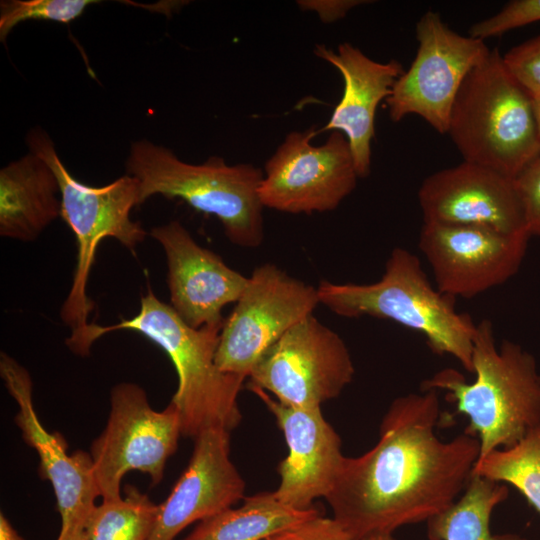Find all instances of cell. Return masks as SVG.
<instances>
[{
  "instance_id": "22",
  "label": "cell",
  "mask_w": 540,
  "mask_h": 540,
  "mask_svg": "<svg viewBox=\"0 0 540 540\" xmlns=\"http://www.w3.org/2000/svg\"><path fill=\"white\" fill-rule=\"evenodd\" d=\"M509 496L507 484L471 476L460 497L427 523L429 540H527L512 533L493 534V510Z\"/></svg>"
},
{
  "instance_id": "33",
  "label": "cell",
  "mask_w": 540,
  "mask_h": 540,
  "mask_svg": "<svg viewBox=\"0 0 540 540\" xmlns=\"http://www.w3.org/2000/svg\"><path fill=\"white\" fill-rule=\"evenodd\" d=\"M364 540H395L392 534H382L368 537Z\"/></svg>"
},
{
  "instance_id": "20",
  "label": "cell",
  "mask_w": 540,
  "mask_h": 540,
  "mask_svg": "<svg viewBox=\"0 0 540 540\" xmlns=\"http://www.w3.org/2000/svg\"><path fill=\"white\" fill-rule=\"evenodd\" d=\"M59 183L51 167L29 151L0 170V235L33 241L61 215Z\"/></svg>"
},
{
  "instance_id": "15",
  "label": "cell",
  "mask_w": 540,
  "mask_h": 540,
  "mask_svg": "<svg viewBox=\"0 0 540 540\" xmlns=\"http://www.w3.org/2000/svg\"><path fill=\"white\" fill-rule=\"evenodd\" d=\"M418 201L423 222L527 232L514 179L467 161L426 177Z\"/></svg>"
},
{
  "instance_id": "19",
  "label": "cell",
  "mask_w": 540,
  "mask_h": 540,
  "mask_svg": "<svg viewBox=\"0 0 540 540\" xmlns=\"http://www.w3.org/2000/svg\"><path fill=\"white\" fill-rule=\"evenodd\" d=\"M314 53L333 65L344 80L339 103L327 124L317 132H342L349 143L358 176L364 178L370 173L377 107L390 96L404 68L395 59L375 61L351 43L339 44L336 51L318 44Z\"/></svg>"
},
{
  "instance_id": "12",
  "label": "cell",
  "mask_w": 540,
  "mask_h": 540,
  "mask_svg": "<svg viewBox=\"0 0 540 540\" xmlns=\"http://www.w3.org/2000/svg\"><path fill=\"white\" fill-rule=\"evenodd\" d=\"M310 128L292 131L267 160L259 188L263 207L289 214L336 209L359 179L347 138L332 131L315 146Z\"/></svg>"
},
{
  "instance_id": "4",
  "label": "cell",
  "mask_w": 540,
  "mask_h": 540,
  "mask_svg": "<svg viewBox=\"0 0 540 540\" xmlns=\"http://www.w3.org/2000/svg\"><path fill=\"white\" fill-rule=\"evenodd\" d=\"M317 291L320 304L336 315L393 321L423 335L433 353L450 355L472 372L477 323L456 310L454 298L431 285L419 257L408 249L391 251L376 282L337 284L322 280Z\"/></svg>"
},
{
  "instance_id": "11",
  "label": "cell",
  "mask_w": 540,
  "mask_h": 540,
  "mask_svg": "<svg viewBox=\"0 0 540 540\" xmlns=\"http://www.w3.org/2000/svg\"><path fill=\"white\" fill-rule=\"evenodd\" d=\"M320 304L317 287L272 263L256 267L224 320L215 355L218 368L248 378L262 355Z\"/></svg>"
},
{
  "instance_id": "13",
  "label": "cell",
  "mask_w": 540,
  "mask_h": 540,
  "mask_svg": "<svg viewBox=\"0 0 540 540\" xmlns=\"http://www.w3.org/2000/svg\"><path fill=\"white\" fill-rule=\"evenodd\" d=\"M527 232L423 222L418 247L436 288L443 294L473 298L510 280L527 252Z\"/></svg>"
},
{
  "instance_id": "26",
  "label": "cell",
  "mask_w": 540,
  "mask_h": 540,
  "mask_svg": "<svg viewBox=\"0 0 540 540\" xmlns=\"http://www.w3.org/2000/svg\"><path fill=\"white\" fill-rule=\"evenodd\" d=\"M540 21V0H513L495 15L473 24L469 36L486 40Z\"/></svg>"
},
{
  "instance_id": "18",
  "label": "cell",
  "mask_w": 540,
  "mask_h": 540,
  "mask_svg": "<svg viewBox=\"0 0 540 540\" xmlns=\"http://www.w3.org/2000/svg\"><path fill=\"white\" fill-rule=\"evenodd\" d=\"M246 484L230 459V432L214 428L194 438L192 456L167 498L158 504L148 540H174L187 526L244 499Z\"/></svg>"
},
{
  "instance_id": "2",
  "label": "cell",
  "mask_w": 540,
  "mask_h": 540,
  "mask_svg": "<svg viewBox=\"0 0 540 540\" xmlns=\"http://www.w3.org/2000/svg\"><path fill=\"white\" fill-rule=\"evenodd\" d=\"M223 323L192 328L148 287L135 316L108 326L89 323L70 335L66 344L86 356L98 338L117 330L136 331L157 344L177 373L178 386L170 403L179 411L182 435L194 439L214 428L231 432L241 421L238 395L246 378L221 371L215 362Z\"/></svg>"
},
{
  "instance_id": "32",
  "label": "cell",
  "mask_w": 540,
  "mask_h": 540,
  "mask_svg": "<svg viewBox=\"0 0 540 540\" xmlns=\"http://www.w3.org/2000/svg\"><path fill=\"white\" fill-rule=\"evenodd\" d=\"M533 97V105H534V111L536 116V121L540 133V94L532 96Z\"/></svg>"
},
{
  "instance_id": "9",
  "label": "cell",
  "mask_w": 540,
  "mask_h": 540,
  "mask_svg": "<svg viewBox=\"0 0 540 540\" xmlns=\"http://www.w3.org/2000/svg\"><path fill=\"white\" fill-rule=\"evenodd\" d=\"M418 48L385 100L393 122L417 115L446 134L452 107L469 73L490 54L485 41L452 30L435 11L417 21Z\"/></svg>"
},
{
  "instance_id": "16",
  "label": "cell",
  "mask_w": 540,
  "mask_h": 540,
  "mask_svg": "<svg viewBox=\"0 0 540 540\" xmlns=\"http://www.w3.org/2000/svg\"><path fill=\"white\" fill-rule=\"evenodd\" d=\"M150 235L164 250L170 306L177 315L196 329L223 323V308L238 301L248 277L199 245L177 220L154 227Z\"/></svg>"
},
{
  "instance_id": "5",
  "label": "cell",
  "mask_w": 540,
  "mask_h": 540,
  "mask_svg": "<svg viewBox=\"0 0 540 540\" xmlns=\"http://www.w3.org/2000/svg\"><path fill=\"white\" fill-rule=\"evenodd\" d=\"M446 134L463 161L512 179L540 153L533 97L508 71L497 48L463 82Z\"/></svg>"
},
{
  "instance_id": "3",
  "label": "cell",
  "mask_w": 540,
  "mask_h": 540,
  "mask_svg": "<svg viewBox=\"0 0 540 540\" xmlns=\"http://www.w3.org/2000/svg\"><path fill=\"white\" fill-rule=\"evenodd\" d=\"M472 373L475 380L467 382L459 371L446 368L422 382L421 388L447 392L445 398L455 404L456 414L468 418L464 433L479 440V458L514 446L540 427L536 359L513 341L502 340L497 346L488 319L477 323Z\"/></svg>"
},
{
  "instance_id": "25",
  "label": "cell",
  "mask_w": 540,
  "mask_h": 540,
  "mask_svg": "<svg viewBox=\"0 0 540 540\" xmlns=\"http://www.w3.org/2000/svg\"><path fill=\"white\" fill-rule=\"evenodd\" d=\"M96 0H4L0 2V40L5 42L11 30L27 20L68 24L80 17Z\"/></svg>"
},
{
  "instance_id": "10",
  "label": "cell",
  "mask_w": 540,
  "mask_h": 540,
  "mask_svg": "<svg viewBox=\"0 0 540 540\" xmlns=\"http://www.w3.org/2000/svg\"><path fill=\"white\" fill-rule=\"evenodd\" d=\"M354 374L343 339L310 315L262 355L248 377L247 388L271 393L290 407L316 409L338 397Z\"/></svg>"
},
{
  "instance_id": "7",
  "label": "cell",
  "mask_w": 540,
  "mask_h": 540,
  "mask_svg": "<svg viewBox=\"0 0 540 540\" xmlns=\"http://www.w3.org/2000/svg\"><path fill=\"white\" fill-rule=\"evenodd\" d=\"M26 142L29 151L41 157L55 173L60 188V217L75 236L76 266L60 316L71 334L77 333L88 326V315L93 310L86 288L100 242L113 238L134 251L147 235L142 225L130 217L131 210L141 205L139 183L126 174L104 186H88L67 170L43 129L30 130Z\"/></svg>"
},
{
  "instance_id": "23",
  "label": "cell",
  "mask_w": 540,
  "mask_h": 540,
  "mask_svg": "<svg viewBox=\"0 0 540 540\" xmlns=\"http://www.w3.org/2000/svg\"><path fill=\"white\" fill-rule=\"evenodd\" d=\"M124 497L96 505L85 528L84 540H148L157 517L158 504L133 485Z\"/></svg>"
},
{
  "instance_id": "27",
  "label": "cell",
  "mask_w": 540,
  "mask_h": 540,
  "mask_svg": "<svg viewBox=\"0 0 540 540\" xmlns=\"http://www.w3.org/2000/svg\"><path fill=\"white\" fill-rule=\"evenodd\" d=\"M512 76L532 95L540 94V34L502 55Z\"/></svg>"
},
{
  "instance_id": "1",
  "label": "cell",
  "mask_w": 540,
  "mask_h": 540,
  "mask_svg": "<svg viewBox=\"0 0 540 540\" xmlns=\"http://www.w3.org/2000/svg\"><path fill=\"white\" fill-rule=\"evenodd\" d=\"M439 418L438 391L397 397L381 420L377 443L344 457L325 499L351 540L427 522L463 493L480 443L464 432L442 441L435 434Z\"/></svg>"
},
{
  "instance_id": "30",
  "label": "cell",
  "mask_w": 540,
  "mask_h": 540,
  "mask_svg": "<svg viewBox=\"0 0 540 540\" xmlns=\"http://www.w3.org/2000/svg\"><path fill=\"white\" fill-rule=\"evenodd\" d=\"M368 2L364 0H301L297 3L303 11H313L322 22L331 23L344 18L352 8Z\"/></svg>"
},
{
  "instance_id": "31",
  "label": "cell",
  "mask_w": 540,
  "mask_h": 540,
  "mask_svg": "<svg viewBox=\"0 0 540 540\" xmlns=\"http://www.w3.org/2000/svg\"><path fill=\"white\" fill-rule=\"evenodd\" d=\"M0 540H25L18 534L3 513H0Z\"/></svg>"
},
{
  "instance_id": "6",
  "label": "cell",
  "mask_w": 540,
  "mask_h": 540,
  "mask_svg": "<svg viewBox=\"0 0 540 540\" xmlns=\"http://www.w3.org/2000/svg\"><path fill=\"white\" fill-rule=\"evenodd\" d=\"M127 174L139 183L140 204L154 195L179 198L204 214L214 215L228 240L256 248L264 239L259 188L264 172L249 163L227 164L211 156L200 164L182 161L169 148L138 140L132 143Z\"/></svg>"
},
{
  "instance_id": "17",
  "label": "cell",
  "mask_w": 540,
  "mask_h": 540,
  "mask_svg": "<svg viewBox=\"0 0 540 540\" xmlns=\"http://www.w3.org/2000/svg\"><path fill=\"white\" fill-rule=\"evenodd\" d=\"M274 416L288 446L279 463L276 497L297 510L330 493L344 459L341 438L323 417L321 408L300 409L282 404L259 388H249Z\"/></svg>"
},
{
  "instance_id": "14",
  "label": "cell",
  "mask_w": 540,
  "mask_h": 540,
  "mask_svg": "<svg viewBox=\"0 0 540 540\" xmlns=\"http://www.w3.org/2000/svg\"><path fill=\"white\" fill-rule=\"evenodd\" d=\"M0 375L17 403L15 423L22 438L39 456V474L50 481L61 517L57 540H84L87 522L100 496L90 453L67 452L59 432H49L40 422L32 398L29 372L8 354L1 352Z\"/></svg>"
},
{
  "instance_id": "28",
  "label": "cell",
  "mask_w": 540,
  "mask_h": 540,
  "mask_svg": "<svg viewBox=\"0 0 540 540\" xmlns=\"http://www.w3.org/2000/svg\"><path fill=\"white\" fill-rule=\"evenodd\" d=\"M525 229L540 237V153L514 178Z\"/></svg>"
},
{
  "instance_id": "24",
  "label": "cell",
  "mask_w": 540,
  "mask_h": 540,
  "mask_svg": "<svg viewBox=\"0 0 540 540\" xmlns=\"http://www.w3.org/2000/svg\"><path fill=\"white\" fill-rule=\"evenodd\" d=\"M472 474L513 486L540 514V427L514 446L479 458Z\"/></svg>"
},
{
  "instance_id": "21",
  "label": "cell",
  "mask_w": 540,
  "mask_h": 540,
  "mask_svg": "<svg viewBox=\"0 0 540 540\" xmlns=\"http://www.w3.org/2000/svg\"><path fill=\"white\" fill-rule=\"evenodd\" d=\"M318 514L315 507L297 510L283 504L274 491L260 492L200 521L183 540H263Z\"/></svg>"
},
{
  "instance_id": "8",
  "label": "cell",
  "mask_w": 540,
  "mask_h": 540,
  "mask_svg": "<svg viewBox=\"0 0 540 540\" xmlns=\"http://www.w3.org/2000/svg\"><path fill=\"white\" fill-rule=\"evenodd\" d=\"M110 406L107 424L89 452L104 501L122 497L121 481L131 471L147 474L152 485L159 484L182 435L177 408L169 403L154 410L145 390L135 383L114 386Z\"/></svg>"
},
{
  "instance_id": "29",
  "label": "cell",
  "mask_w": 540,
  "mask_h": 540,
  "mask_svg": "<svg viewBox=\"0 0 540 540\" xmlns=\"http://www.w3.org/2000/svg\"><path fill=\"white\" fill-rule=\"evenodd\" d=\"M263 540H351V538L334 518L318 514Z\"/></svg>"
}]
</instances>
